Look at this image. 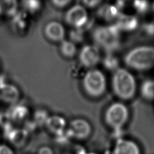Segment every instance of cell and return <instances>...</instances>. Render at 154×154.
I'll return each mask as SVG.
<instances>
[{
  "label": "cell",
  "mask_w": 154,
  "mask_h": 154,
  "mask_svg": "<svg viewBox=\"0 0 154 154\" xmlns=\"http://www.w3.org/2000/svg\"><path fill=\"white\" fill-rule=\"evenodd\" d=\"M120 29L115 25L100 26L93 32V39L95 46L111 53L119 48Z\"/></svg>",
  "instance_id": "cell-1"
},
{
  "label": "cell",
  "mask_w": 154,
  "mask_h": 154,
  "mask_svg": "<svg viewBox=\"0 0 154 154\" xmlns=\"http://www.w3.org/2000/svg\"><path fill=\"white\" fill-rule=\"evenodd\" d=\"M112 88L115 94L123 100L133 97L136 91V82L133 75L126 69L119 68L112 77Z\"/></svg>",
  "instance_id": "cell-2"
},
{
  "label": "cell",
  "mask_w": 154,
  "mask_h": 154,
  "mask_svg": "<svg viewBox=\"0 0 154 154\" xmlns=\"http://www.w3.org/2000/svg\"><path fill=\"white\" fill-rule=\"evenodd\" d=\"M125 63L137 70H146L154 66V47L141 46L134 48L125 56Z\"/></svg>",
  "instance_id": "cell-3"
},
{
  "label": "cell",
  "mask_w": 154,
  "mask_h": 154,
  "mask_svg": "<svg viewBox=\"0 0 154 154\" xmlns=\"http://www.w3.org/2000/svg\"><path fill=\"white\" fill-rule=\"evenodd\" d=\"M82 85L85 92L91 97H99L106 89V78L103 73L96 69H91L84 75Z\"/></svg>",
  "instance_id": "cell-4"
},
{
  "label": "cell",
  "mask_w": 154,
  "mask_h": 154,
  "mask_svg": "<svg viewBox=\"0 0 154 154\" xmlns=\"http://www.w3.org/2000/svg\"><path fill=\"white\" fill-rule=\"evenodd\" d=\"M129 117L128 109L122 103L111 104L105 114L106 123L114 130H120L126 124Z\"/></svg>",
  "instance_id": "cell-5"
},
{
  "label": "cell",
  "mask_w": 154,
  "mask_h": 154,
  "mask_svg": "<svg viewBox=\"0 0 154 154\" xmlns=\"http://www.w3.org/2000/svg\"><path fill=\"white\" fill-rule=\"evenodd\" d=\"M64 20L66 23L73 28L82 29L88 20L86 8L82 4L73 5L66 11Z\"/></svg>",
  "instance_id": "cell-6"
},
{
  "label": "cell",
  "mask_w": 154,
  "mask_h": 154,
  "mask_svg": "<svg viewBox=\"0 0 154 154\" xmlns=\"http://www.w3.org/2000/svg\"><path fill=\"white\" fill-rule=\"evenodd\" d=\"M78 60L81 66L92 69L100 60L99 49L94 45H86L81 48L78 53Z\"/></svg>",
  "instance_id": "cell-7"
},
{
  "label": "cell",
  "mask_w": 154,
  "mask_h": 154,
  "mask_svg": "<svg viewBox=\"0 0 154 154\" xmlns=\"http://www.w3.org/2000/svg\"><path fill=\"white\" fill-rule=\"evenodd\" d=\"M66 132L71 138L85 140L90 135L91 126L85 119H75L69 123Z\"/></svg>",
  "instance_id": "cell-8"
},
{
  "label": "cell",
  "mask_w": 154,
  "mask_h": 154,
  "mask_svg": "<svg viewBox=\"0 0 154 154\" xmlns=\"http://www.w3.org/2000/svg\"><path fill=\"white\" fill-rule=\"evenodd\" d=\"M44 34L49 40L60 43L65 39L66 30L61 23L58 21H51L45 26Z\"/></svg>",
  "instance_id": "cell-9"
},
{
  "label": "cell",
  "mask_w": 154,
  "mask_h": 154,
  "mask_svg": "<svg viewBox=\"0 0 154 154\" xmlns=\"http://www.w3.org/2000/svg\"><path fill=\"white\" fill-rule=\"evenodd\" d=\"M112 154H141V152L134 141L120 138L116 142Z\"/></svg>",
  "instance_id": "cell-10"
},
{
  "label": "cell",
  "mask_w": 154,
  "mask_h": 154,
  "mask_svg": "<svg viewBox=\"0 0 154 154\" xmlns=\"http://www.w3.org/2000/svg\"><path fill=\"white\" fill-rule=\"evenodd\" d=\"M20 97L18 88L8 83L0 84V100L8 104L15 105Z\"/></svg>",
  "instance_id": "cell-11"
},
{
  "label": "cell",
  "mask_w": 154,
  "mask_h": 154,
  "mask_svg": "<svg viewBox=\"0 0 154 154\" xmlns=\"http://www.w3.org/2000/svg\"><path fill=\"white\" fill-rule=\"evenodd\" d=\"M47 129L55 136L61 134L66 129V120L61 116H49L45 124Z\"/></svg>",
  "instance_id": "cell-12"
},
{
  "label": "cell",
  "mask_w": 154,
  "mask_h": 154,
  "mask_svg": "<svg viewBox=\"0 0 154 154\" xmlns=\"http://www.w3.org/2000/svg\"><path fill=\"white\" fill-rule=\"evenodd\" d=\"M138 24V21L135 17L122 14L117 19V22L116 23L120 31L124 30L126 31L134 30L137 28Z\"/></svg>",
  "instance_id": "cell-13"
},
{
  "label": "cell",
  "mask_w": 154,
  "mask_h": 154,
  "mask_svg": "<svg viewBox=\"0 0 154 154\" xmlns=\"http://www.w3.org/2000/svg\"><path fill=\"white\" fill-rule=\"evenodd\" d=\"M28 136V132L25 129L14 128L7 139L16 147H22L26 143Z\"/></svg>",
  "instance_id": "cell-14"
},
{
  "label": "cell",
  "mask_w": 154,
  "mask_h": 154,
  "mask_svg": "<svg viewBox=\"0 0 154 154\" xmlns=\"http://www.w3.org/2000/svg\"><path fill=\"white\" fill-rule=\"evenodd\" d=\"M12 106L7 114L10 122H22L28 116L29 111L28 108L24 105H13Z\"/></svg>",
  "instance_id": "cell-15"
},
{
  "label": "cell",
  "mask_w": 154,
  "mask_h": 154,
  "mask_svg": "<svg viewBox=\"0 0 154 154\" xmlns=\"http://www.w3.org/2000/svg\"><path fill=\"white\" fill-rule=\"evenodd\" d=\"M98 14L105 20L110 21L117 19L120 16V10L116 5L106 4L100 8Z\"/></svg>",
  "instance_id": "cell-16"
},
{
  "label": "cell",
  "mask_w": 154,
  "mask_h": 154,
  "mask_svg": "<svg viewBox=\"0 0 154 154\" xmlns=\"http://www.w3.org/2000/svg\"><path fill=\"white\" fill-rule=\"evenodd\" d=\"M59 50L60 54L66 58H72L77 53L76 44L69 40L64 39L60 43Z\"/></svg>",
  "instance_id": "cell-17"
},
{
  "label": "cell",
  "mask_w": 154,
  "mask_h": 154,
  "mask_svg": "<svg viewBox=\"0 0 154 154\" xmlns=\"http://www.w3.org/2000/svg\"><path fill=\"white\" fill-rule=\"evenodd\" d=\"M140 93L141 96L147 100H152L154 99V81L152 79H146L144 81L140 87Z\"/></svg>",
  "instance_id": "cell-18"
},
{
  "label": "cell",
  "mask_w": 154,
  "mask_h": 154,
  "mask_svg": "<svg viewBox=\"0 0 154 154\" xmlns=\"http://www.w3.org/2000/svg\"><path fill=\"white\" fill-rule=\"evenodd\" d=\"M0 5L2 14L13 16L17 13V2L15 1H0Z\"/></svg>",
  "instance_id": "cell-19"
},
{
  "label": "cell",
  "mask_w": 154,
  "mask_h": 154,
  "mask_svg": "<svg viewBox=\"0 0 154 154\" xmlns=\"http://www.w3.org/2000/svg\"><path fill=\"white\" fill-rule=\"evenodd\" d=\"M103 66L108 70H116L119 69V60L111 54L107 55L102 60Z\"/></svg>",
  "instance_id": "cell-20"
},
{
  "label": "cell",
  "mask_w": 154,
  "mask_h": 154,
  "mask_svg": "<svg viewBox=\"0 0 154 154\" xmlns=\"http://www.w3.org/2000/svg\"><path fill=\"white\" fill-rule=\"evenodd\" d=\"M22 7L26 11L29 13H35L41 8V2L38 1H23Z\"/></svg>",
  "instance_id": "cell-21"
},
{
  "label": "cell",
  "mask_w": 154,
  "mask_h": 154,
  "mask_svg": "<svg viewBox=\"0 0 154 154\" xmlns=\"http://www.w3.org/2000/svg\"><path fill=\"white\" fill-rule=\"evenodd\" d=\"M70 32L69 36L70 40L71 42L76 44V43L81 42L83 39V34L82 31V29H78V28H73Z\"/></svg>",
  "instance_id": "cell-22"
},
{
  "label": "cell",
  "mask_w": 154,
  "mask_h": 154,
  "mask_svg": "<svg viewBox=\"0 0 154 154\" xmlns=\"http://www.w3.org/2000/svg\"><path fill=\"white\" fill-rule=\"evenodd\" d=\"M133 6L138 13H144L149 8V3L146 1H135Z\"/></svg>",
  "instance_id": "cell-23"
},
{
  "label": "cell",
  "mask_w": 154,
  "mask_h": 154,
  "mask_svg": "<svg viewBox=\"0 0 154 154\" xmlns=\"http://www.w3.org/2000/svg\"><path fill=\"white\" fill-rule=\"evenodd\" d=\"M71 139L70 137L68 135V134L66 132V131L62 133L60 135H58L57 136H56L55 140H56V142L61 145H64L66 144L69 143V140Z\"/></svg>",
  "instance_id": "cell-24"
},
{
  "label": "cell",
  "mask_w": 154,
  "mask_h": 154,
  "mask_svg": "<svg viewBox=\"0 0 154 154\" xmlns=\"http://www.w3.org/2000/svg\"><path fill=\"white\" fill-rule=\"evenodd\" d=\"M72 1L70 0H54L51 1L53 6L57 8H64L67 7Z\"/></svg>",
  "instance_id": "cell-25"
},
{
  "label": "cell",
  "mask_w": 154,
  "mask_h": 154,
  "mask_svg": "<svg viewBox=\"0 0 154 154\" xmlns=\"http://www.w3.org/2000/svg\"><path fill=\"white\" fill-rule=\"evenodd\" d=\"M101 3L100 1L98 0H91V1H87V0H84L82 1V5L85 8H94L96 6H97L99 4Z\"/></svg>",
  "instance_id": "cell-26"
},
{
  "label": "cell",
  "mask_w": 154,
  "mask_h": 154,
  "mask_svg": "<svg viewBox=\"0 0 154 154\" xmlns=\"http://www.w3.org/2000/svg\"><path fill=\"white\" fill-rule=\"evenodd\" d=\"M37 154H54V152L51 147L43 146L38 149Z\"/></svg>",
  "instance_id": "cell-27"
},
{
  "label": "cell",
  "mask_w": 154,
  "mask_h": 154,
  "mask_svg": "<svg viewBox=\"0 0 154 154\" xmlns=\"http://www.w3.org/2000/svg\"><path fill=\"white\" fill-rule=\"evenodd\" d=\"M0 154H14V153L9 146L1 144H0Z\"/></svg>",
  "instance_id": "cell-28"
},
{
  "label": "cell",
  "mask_w": 154,
  "mask_h": 154,
  "mask_svg": "<svg viewBox=\"0 0 154 154\" xmlns=\"http://www.w3.org/2000/svg\"><path fill=\"white\" fill-rule=\"evenodd\" d=\"M2 14V9H1V5H0V15Z\"/></svg>",
  "instance_id": "cell-29"
},
{
  "label": "cell",
  "mask_w": 154,
  "mask_h": 154,
  "mask_svg": "<svg viewBox=\"0 0 154 154\" xmlns=\"http://www.w3.org/2000/svg\"><path fill=\"white\" fill-rule=\"evenodd\" d=\"M85 154H97L96 153H93V152H90V153H86Z\"/></svg>",
  "instance_id": "cell-30"
},
{
  "label": "cell",
  "mask_w": 154,
  "mask_h": 154,
  "mask_svg": "<svg viewBox=\"0 0 154 154\" xmlns=\"http://www.w3.org/2000/svg\"><path fill=\"white\" fill-rule=\"evenodd\" d=\"M153 10H154V3H153Z\"/></svg>",
  "instance_id": "cell-31"
}]
</instances>
